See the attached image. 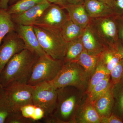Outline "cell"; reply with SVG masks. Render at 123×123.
<instances>
[{
  "label": "cell",
  "mask_w": 123,
  "mask_h": 123,
  "mask_svg": "<svg viewBox=\"0 0 123 123\" xmlns=\"http://www.w3.org/2000/svg\"><path fill=\"white\" fill-rule=\"evenodd\" d=\"M62 60L55 59L47 55L38 57L27 84L32 86L55 79L63 65Z\"/></svg>",
  "instance_id": "8992f818"
},
{
  "label": "cell",
  "mask_w": 123,
  "mask_h": 123,
  "mask_svg": "<svg viewBox=\"0 0 123 123\" xmlns=\"http://www.w3.org/2000/svg\"><path fill=\"white\" fill-rule=\"evenodd\" d=\"M25 49L24 42L15 31L8 33L0 46V73L14 55Z\"/></svg>",
  "instance_id": "30bf717a"
},
{
  "label": "cell",
  "mask_w": 123,
  "mask_h": 123,
  "mask_svg": "<svg viewBox=\"0 0 123 123\" xmlns=\"http://www.w3.org/2000/svg\"><path fill=\"white\" fill-rule=\"evenodd\" d=\"M123 59V46L120 43L116 48L106 49L99 56V61L105 66L108 72Z\"/></svg>",
  "instance_id": "ac0fdd59"
},
{
  "label": "cell",
  "mask_w": 123,
  "mask_h": 123,
  "mask_svg": "<svg viewBox=\"0 0 123 123\" xmlns=\"http://www.w3.org/2000/svg\"><path fill=\"white\" fill-rule=\"evenodd\" d=\"M50 4H55L63 7L66 4V0H47Z\"/></svg>",
  "instance_id": "d6a6232c"
},
{
  "label": "cell",
  "mask_w": 123,
  "mask_h": 123,
  "mask_svg": "<svg viewBox=\"0 0 123 123\" xmlns=\"http://www.w3.org/2000/svg\"><path fill=\"white\" fill-rule=\"evenodd\" d=\"M40 46L47 55L55 59L63 60L68 43L60 29L33 25Z\"/></svg>",
  "instance_id": "3957f363"
},
{
  "label": "cell",
  "mask_w": 123,
  "mask_h": 123,
  "mask_svg": "<svg viewBox=\"0 0 123 123\" xmlns=\"http://www.w3.org/2000/svg\"><path fill=\"white\" fill-rule=\"evenodd\" d=\"M15 25L7 10L0 8V46L8 33L15 31Z\"/></svg>",
  "instance_id": "7402d4cb"
},
{
  "label": "cell",
  "mask_w": 123,
  "mask_h": 123,
  "mask_svg": "<svg viewBox=\"0 0 123 123\" xmlns=\"http://www.w3.org/2000/svg\"><path fill=\"white\" fill-rule=\"evenodd\" d=\"M111 82L114 86L123 80V59L120 60L110 73Z\"/></svg>",
  "instance_id": "4316f807"
},
{
  "label": "cell",
  "mask_w": 123,
  "mask_h": 123,
  "mask_svg": "<svg viewBox=\"0 0 123 123\" xmlns=\"http://www.w3.org/2000/svg\"><path fill=\"white\" fill-rule=\"evenodd\" d=\"M99 56L90 55L84 50L74 62L84 68L90 78L99 61Z\"/></svg>",
  "instance_id": "ffe728a7"
},
{
  "label": "cell",
  "mask_w": 123,
  "mask_h": 123,
  "mask_svg": "<svg viewBox=\"0 0 123 123\" xmlns=\"http://www.w3.org/2000/svg\"><path fill=\"white\" fill-rule=\"evenodd\" d=\"M15 31L24 42L26 49L39 57L47 55L40 44L33 25H15Z\"/></svg>",
  "instance_id": "8fae6325"
},
{
  "label": "cell",
  "mask_w": 123,
  "mask_h": 123,
  "mask_svg": "<svg viewBox=\"0 0 123 123\" xmlns=\"http://www.w3.org/2000/svg\"><path fill=\"white\" fill-rule=\"evenodd\" d=\"M85 0H66V5H75L84 2Z\"/></svg>",
  "instance_id": "e575fe53"
},
{
  "label": "cell",
  "mask_w": 123,
  "mask_h": 123,
  "mask_svg": "<svg viewBox=\"0 0 123 123\" xmlns=\"http://www.w3.org/2000/svg\"><path fill=\"white\" fill-rule=\"evenodd\" d=\"M18 0H9V5H12L17 2Z\"/></svg>",
  "instance_id": "f35d334b"
},
{
  "label": "cell",
  "mask_w": 123,
  "mask_h": 123,
  "mask_svg": "<svg viewBox=\"0 0 123 123\" xmlns=\"http://www.w3.org/2000/svg\"><path fill=\"white\" fill-rule=\"evenodd\" d=\"M84 29L69 18L60 29L62 35L67 43L81 37Z\"/></svg>",
  "instance_id": "d6986e66"
},
{
  "label": "cell",
  "mask_w": 123,
  "mask_h": 123,
  "mask_svg": "<svg viewBox=\"0 0 123 123\" xmlns=\"http://www.w3.org/2000/svg\"><path fill=\"white\" fill-rule=\"evenodd\" d=\"M9 0H1L0 1V8L7 10L8 8Z\"/></svg>",
  "instance_id": "836d02e7"
},
{
  "label": "cell",
  "mask_w": 123,
  "mask_h": 123,
  "mask_svg": "<svg viewBox=\"0 0 123 123\" xmlns=\"http://www.w3.org/2000/svg\"><path fill=\"white\" fill-rule=\"evenodd\" d=\"M101 123H122L121 119L114 115H111L108 117H101Z\"/></svg>",
  "instance_id": "4dcf8cb0"
},
{
  "label": "cell",
  "mask_w": 123,
  "mask_h": 123,
  "mask_svg": "<svg viewBox=\"0 0 123 123\" xmlns=\"http://www.w3.org/2000/svg\"><path fill=\"white\" fill-rule=\"evenodd\" d=\"M37 56L25 49L15 54L0 73V85L4 88L14 84H27Z\"/></svg>",
  "instance_id": "6da1fadb"
},
{
  "label": "cell",
  "mask_w": 123,
  "mask_h": 123,
  "mask_svg": "<svg viewBox=\"0 0 123 123\" xmlns=\"http://www.w3.org/2000/svg\"><path fill=\"white\" fill-rule=\"evenodd\" d=\"M110 85L111 75H110L95 85L90 93L87 95V97L90 101L94 102L107 91Z\"/></svg>",
  "instance_id": "d4e9b609"
},
{
  "label": "cell",
  "mask_w": 123,
  "mask_h": 123,
  "mask_svg": "<svg viewBox=\"0 0 123 123\" xmlns=\"http://www.w3.org/2000/svg\"><path fill=\"white\" fill-rule=\"evenodd\" d=\"M43 0H18L8 7L7 11L9 14H18L27 11L42 2Z\"/></svg>",
  "instance_id": "cb8c5ba5"
},
{
  "label": "cell",
  "mask_w": 123,
  "mask_h": 123,
  "mask_svg": "<svg viewBox=\"0 0 123 123\" xmlns=\"http://www.w3.org/2000/svg\"><path fill=\"white\" fill-rule=\"evenodd\" d=\"M118 37L123 46V18H118L117 19Z\"/></svg>",
  "instance_id": "1f68e13d"
},
{
  "label": "cell",
  "mask_w": 123,
  "mask_h": 123,
  "mask_svg": "<svg viewBox=\"0 0 123 123\" xmlns=\"http://www.w3.org/2000/svg\"><path fill=\"white\" fill-rule=\"evenodd\" d=\"M34 122L24 117L19 111H13L8 117L5 123H31Z\"/></svg>",
  "instance_id": "83f0119b"
},
{
  "label": "cell",
  "mask_w": 123,
  "mask_h": 123,
  "mask_svg": "<svg viewBox=\"0 0 123 123\" xmlns=\"http://www.w3.org/2000/svg\"><path fill=\"white\" fill-rule=\"evenodd\" d=\"M98 0L105 3L112 8L115 0Z\"/></svg>",
  "instance_id": "d590c367"
},
{
  "label": "cell",
  "mask_w": 123,
  "mask_h": 123,
  "mask_svg": "<svg viewBox=\"0 0 123 123\" xmlns=\"http://www.w3.org/2000/svg\"><path fill=\"white\" fill-rule=\"evenodd\" d=\"M119 107L121 112L123 113V91L120 97L119 102Z\"/></svg>",
  "instance_id": "8d00e7d4"
},
{
  "label": "cell",
  "mask_w": 123,
  "mask_h": 123,
  "mask_svg": "<svg viewBox=\"0 0 123 123\" xmlns=\"http://www.w3.org/2000/svg\"><path fill=\"white\" fill-rule=\"evenodd\" d=\"M81 39L84 49L90 55L99 56L106 50L97 39L89 25L84 29Z\"/></svg>",
  "instance_id": "5bb4252c"
},
{
  "label": "cell",
  "mask_w": 123,
  "mask_h": 123,
  "mask_svg": "<svg viewBox=\"0 0 123 123\" xmlns=\"http://www.w3.org/2000/svg\"><path fill=\"white\" fill-rule=\"evenodd\" d=\"M68 12L69 18L74 22L83 29L86 27L90 22L84 4V2L75 5H66L63 7Z\"/></svg>",
  "instance_id": "4fadbf2b"
},
{
  "label": "cell",
  "mask_w": 123,
  "mask_h": 123,
  "mask_svg": "<svg viewBox=\"0 0 123 123\" xmlns=\"http://www.w3.org/2000/svg\"><path fill=\"white\" fill-rule=\"evenodd\" d=\"M34 86L28 84H14L4 88L6 97L14 111L23 106L33 104Z\"/></svg>",
  "instance_id": "ba28073f"
},
{
  "label": "cell",
  "mask_w": 123,
  "mask_h": 123,
  "mask_svg": "<svg viewBox=\"0 0 123 123\" xmlns=\"http://www.w3.org/2000/svg\"><path fill=\"white\" fill-rule=\"evenodd\" d=\"M77 118L79 123H101V117L95 110L93 102L88 97L81 105Z\"/></svg>",
  "instance_id": "e0dca14e"
},
{
  "label": "cell",
  "mask_w": 123,
  "mask_h": 123,
  "mask_svg": "<svg viewBox=\"0 0 123 123\" xmlns=\"http://www.w3.org/2000/svg\"><path fill=\"white\" fill-rule=\"evenodd\" d=\"M4 94V88H2L0 85V99L2 98Z\"/></svg>",
  "instance_id": "74e56055"
},
{
  "label": "cell",
  "mask_w": 123,
  "mask_h": 123,
  "mask_svg": "<svg viewBox=\"0 0 123 123\" xmlns=\"http://www.w3.org/2000/svg\"><path fill=\"white\" fill-rule=\"evenodd\" d=\"M90 77L84 68L76 62L64 63L62 68L52 83L56 89L74 86L85 92Z\"/></svg>",
  "instance_id": "277c9868"
},
{
  "label": "cell",
  "mask_w": 123,
  "mask_h": 123,
  "mask_svg": "<svg viewBox=\"0 0 123 123\" xmlns=\"http://www.w3.org/2000/svg\"><path fill=\"white\" fill-rule=\"evenodd\" d=\"M113 86L111 82L107 91L93 102L95 110L101 118L108 117L111 115L113 102Z\"/></svg>",
  "instance_id": "2e32d148"
},
{
  "label": "cell",
  "mask_w": 123,
  "mask_h": 123,
  "mask_svg": "<svg viewBox=\"0 0 123 123\" xmlns=\"http://www.w3.org/2000/svg\"><path fill=\"white\" fill-rule=\"evenodd\" d=\"M114 15H120L123 13V0H115L112 7Z\"/></svg>",
  "instance_id": "f546056e"
},
{
  "label": "cell",
  "mask_w": 123,
  "mask_h": 123,
  "mask_svg": "<svg viewBox=\"0 0 123 123\" xmlns=\"http://www.w3.org/2000/svg\"><path fill=\"white\" fill-rule=\"evenodd\" d=\"M56 107L52 114L44 119L46 123H73L76 121L85 92L74 86L57 89Z\"/></svg>",
  "instance_id": "7a4b0ae2"
},
{
  "label": "cell",
  "mask_w": 123,
  "mask_h": 123,
  "mask_svg": "<svg viewBox=\"0 0 123 123\" xmlns=\"http://www.w3.org/2000/svg\"><path fill=\"white\" fill-rule=\"evenodd\" d=\"M69 18L63 7L51 4L33 25L60 29Z\"/></svg>",
  "instance_id": "9c48e42d"
},
{
  "label": "cell",
  "mask_w": 123,
  "mask_h": 123,
  "mask_svg": "<svg viewBox=\"0 0 123 123\" xmlns=\"http://www.w3.org/2000/svg\"><path fill=\"white\" fill-rule=\"evenodd\" d=\"M35 105L34 104H28L20 108V112L24 117L35 122L33 118L35 112Z\"/></svg>",
  "instance_id": "f1b7e54d"
},
{
  "label": "cell",
  "mask_w": 123,
  "mask_h": 123,
  "mask_svg": "<svg viewBox=\"0 0 123 123\" xmlns=\"http://www.w3.org/2000/svg\"><path fill=\"white\" fill-rule=\"evenodd\" d=\"M14 111L4 94L0 99V123H5L8 117Z\"/></svg>",
  "instance_id": "484cf974"
},
{
  "label": "cell",
  "mask_w": 123,
  "mask_h": 123,
  "mask_svg": "<svg viewBox=\"0 0 123 123\" xmlns=\"http://www.w3.org/2000/svg\"><path fill=\"white\" fill-rule=\"evenodd\" d=\"M84 50L81 37L68 42L64 63L74 62Z\"/></svg>",
  "instance_id": "44dd1931"
},
{
  "label": "cell",
  "mask_w": 123,
  "mask_h": 123,
  "mask_svg": "<svg viewBox=\"0 0 123 123\" xmlns=\"http://www.w3.org/2000/svg\"><path fill=\"white\" fill-rule=\"evenodd\" d=\"M84 4L90 18L114 15L111 7L98 0H85Z\"/></svg>",
  "instance_id": "9a60e30c"
},
{
  "label": "cell",
  "mask_w": 123,
  "mask_h": 123,
  "mask_svg": "<svg viewBox=\"0 0 123 123\" xmlns=\"http://www.w3.org/2000/svg\"><path fill=\"white\" fill-rule=\"evenodd\" d=\"M110 75L105 66L99 60L94 72L89 79L88 86L85 92L86 94H89L95 85Z\"/></svg>",
  "instance_id": "603a6c76"
},
{
  "label": "cell",
  "mask_w": 123,
  "mask_h": 123,
  "mask_svg": "<svg viewBox=\"0 0 123 123\" xmlns=\"http://www.w3.org/2000/svg\"><path fill=\"white\" fill-rule=\"evenodd\" d=\"M1 0H0V1Z\"/></svg>",
  "instance_id": "ab89813d"
},
{
  "label": "cell",
  "mask_w": 123,
  "mask_h": 123,
  "mask_svg": "<svg viewBox=\"0 0 123 123\" xmlns=\"http://www.w3.org/2000/svg\"><path fill=\"white\" fill-rule=\"evenodd\" d=\"M113 15L90 18L88 25L105 49L116 48L120 43L117 22Z\"/></svg>",
  "instance_id": "5b68a950"
},
{
  "label": "cell",
  "mask_w": 123,
  "mask_h": 123,
  "mask_svg": "<svg viewBox=\"0 0 123 123\" xmlns=\"http://www.w3.org/2000/svg\"><path fill=\"white\" fill-rule=\"evenodd\" d=\"M57 98V89L51 82H44L34 86L33 104L44 110L45 118L52 114L56 107Z\"/></svg>",
  "instance_id": "52a82bcc"
},
{
  "label": "cell",
  "mask_w": 123,
  "mask_h": 123,
  "mask_svg": "<svg viewBox=\"0 0 123 123\" xmlns=\"http://www.w3.org/2000/svg\"><path fill=\"white\" fill-rule=\"evenodd\" d=\"M51 4L47 0H43L42 2L23 12L11 14V18L15 25H33Z\"/></svg>",
  "instance_id": "7c38bea8"
}]
</instances>
